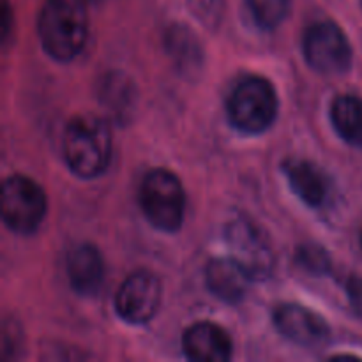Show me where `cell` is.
<instances>
[{
	"label": "cell",
	"instance_id": "1",
	"mask_svg": "<svg viewBox=\"0 0 362 362\" xmlns=\"http://www.w3.org/2000/svg\"><path fill=\"white\" fill-rule=\"evenodd\" d=\"M39 39L52 59L69 62L87 42L88 16L85 0H48L39 14Z\"/></svg>",
	"mask_w": 362,
	"mask_h": 362
},
{
	"label": "cell",
	"instance_id": "2",
	"mask_svg": "<svg viewBox=\"0 0 362 362\" xmlns=\"http://www.w3.org/2000/svg\"><path fill=\"white\" fill-rule=\"evenodd\" d=\"M112 131L99 117H74L64 133V158L74 175L95 179L108 168L112 161Z\"/></svg>",
	"mask_w": 362,
	"mask_h": 362
},
{
	"label": "cell",
	"instance_id": "3",
	"mask_svg": "<svg viewBox=\"0 0 362 362\" xmlns=\"http://www.w3.org/2000/svg\"><path fill=\"white\" fill-rule=\"evenodd\" d=\"M140 205L152 226L161 232H177L186 216V193L177 175L156 168L141 180Z\"/></svg>",
	"mask_w": 362,
	"mask_h": 362
},
{
	"label": "cell",
	"instance_id": "4",
	"mask_svg": "<svg viewBox=\"0 0 362 362\" xmlns=\"http://www.w3.org/2000/svg\"><path fill=\"white\" fill-rule=\"evenodd\" d=\"M226 112L233 127L246 134H260L278 115V95L265 78H244L230 94Z\"/></svg>",
	"mask_w": 362,
	"mask_h": 362
},
{
	"label": "cell",
	"instance_id": "5",
	"mask_svg": "<svg viewBox=\"0 0 362 362\" xmlns=\"http://www.w3.org/2000/svg\"><path fill=\"white\" fill-rule=\"evenodd\" d=\"M46 194L28 177L13 175L2 187V219L11 232L28 235L41 226L46 216Z\"/></svg>",
	"mask_w": 362,
	"mask_h": 362
},
{
	"label": "cell",
	"instance_id": "6",
	"mask_svg": "<svg viewBox=\"0 0 362 362\" xmlns=\"http://www.w3.org/2000/svg\"><path fill=\"white\" fill-rule=\"evenodd\" d=\"M304 57L315 71L324 74L343 73L352 64V46L345 32L332 21H318L304 34Z\"/></svg>",
	"mask_w": 362,
	"mask_h": 362
},
{
	"label": "cell",
	"instance_id": "7",
	"mask_svg": "<svg viewBox=\"0 0 362 362\" xmlns=\"http://www.w3.org/2000/svg\"><path fill=\"white\" fill-rule=\"evenodd\" d=\"M232 258L243 265L253 279H265L274 269V251L269 237L247 219H235L226 226Z\"/></svg>",
	"mask_w": 362,
	"mask_h": 362
},
{
	"label": "cell",
	"instance_id": "8",
	"mask_svg": "<svg viewBox=\"0 0 362 362\" xmlns=\"http://www.w3.org/2000/svg\"><path fill=\"white\" fill-rule=\"evenodd\" d=\"M161 303V283L148 271L133 272L115 296V310L127 324H147Z\"/></svg>",
	"mask_w": 362,
	"mask_h": 362
},
{
	"label": "cell",
	"instance_id": "9",
	"mask_svg": "<svg viewBox=\"0 0 362 362\" xmlns=\"http://www.w3.org/2000/svg\"><path fill=\"white\" fill-rule=\"evenodd\" d=\"M274 324L286 339L306 349L324 345L331 334L327 322L320 315L299 304L279 306L274 313Z\"/></svg>",
	"mask_w": 362,
	"mask_h": 362
},
{
	"label": "cell",
	"instance_id": "10",
	"mask_svg": "<svg viewBox=\"0 0 362 362\" xmlns=\"http://www.w3.org/2000/svg\"><path fill=\"white\" fill-rule=\"evenodd\" d=\"M182 346L191 361L200 362H225L233 350L228 332L211 322L191 325L184 332Z\"/></svg>",
	"mask_w": 362,
	"mask_h": 362
},
{
	"label": "cell",
	"instance_id": "11",
	"mask_svg": "<svg viewBox=\"0 0 362 362\" xmlns=\"http://www.w3.org/2000/svg\"><path fill=\"white\" fill-rule=\"evenodd\" d=\"M283 172L293 193L313 209L324 207L332 194V184L324 170L304 159H288L283 163Z\"/></svg>",
	"mask_w": 362,
	"mask_h": 362
},
{
	"label": "cell",
	"instance_id": "12",
	"mask_svg": "<svg viewBox=\"0 0 362 362\" xmlns=\"http://www.w3.org/2000/svg\"><path fill=\"white\" fill-rule=\"evenodd\" d=\"M67 276L74 292L85 297L95 296L105 281V262L98 247L90 244L74 247L67 257Z\"/></svg>",
	"mask_w": 362,
	"mask_h": 362
},
{
	"label": "cell",
	"instance_id": "13",
	"mask_svg": "<svg viewBox=\"0 0 362 362\" xmlns=\"http://www.w3.org/2000/svg\"><path fill=\"white\" fill-rule=\"evenodd\" d=\"M251 276L233 258H216L207 265L205 281L209 290L223 303L237 304L244 299Z\"/></svg>",
	"mask_w": 362,
	"mask_h": 362
},
{
	"label": "cell",
	"instance_id": "14",
	"mask_svg": "<svg viewBox=\"0 0 362 362\" xmlns=\"http://www.w3.org/2000/svg\"><path fill=\"white\" fill-rule=\"evenodd\" d=\"M334 129L346 144L362 148V98L339 95L331 106Z\"/></svg>",
	"mask_w": 362,
	"mask_h": 362
},
{
	"label": "cell",
	"instance_id": "15",
	"mask_svg": "<svg viewBox=\"0 0 362 362\" xmlns=\"http://www.w3.org/2000/svg\"><path fill=\"white\" fill-rule=\"evenodd\" d=\"M134 92L133 83L127 78L119 76V74H110L105 78L101 87V103L106 106L110 115L115 119H127L129 110L134 106Z\"/></svg>",
	"mask_w": 362,
	"mask_h": 362
},
{
	"label": "cell",
	"instance_id": "16",
	"mask_svg": "<svg viewBox=\"0 0 362 362\" xmlns=\"http://www.w3.org/2000/svg\"><path fill=\"white\" fill-rule=\"evenodd\" d=\"M258 27L265 30L279 27L290 11V0H246Z\"/></svg>",
	"mask_w": 362,
	"mask_h": 362
},
{
	"label": "cell",
	"instance_id": "17",
	"mask_svg": "<svg viewBox=\"0 0 362 362\" xmlns=\"http://www.w3.org/2000/svg\"><path fill=\"white\" fill-rule=\"evenodd\" d=\"M168 49L177 57L180 64H197L198 49L197 39L186 28H173L168 34Z\"/></svg>",
	"mask_w": 362,
	"mask_h": 362
},
{
	"label": "cell",
	"instance_id": "18",
	"mask_svg": "<svg viewBox=\"0 0 362 362\" xmlns=\"http://www.w3.org/2000/svg\"><path fill=\"white\" fill-rule=\"evenodd\" d=\"M297 264L313 274H325L331 269V258L322 246L304 244L297 250Z\"/></svg>",
	"mask_w": 362,
	"mask_h": 362
},
{
	"label": "cell",
	"instance_id": "19",
	"mask_svg": "<svg viewBox=\"0 0 362 362\" xmlns=\"http://www.w3.org/2000/svg\"><path fill=\"white\" fill-rule=\"evenodd\" d=\"M346 293H349V299L354 311L359 317H362V278L356 276V278L350 279L349 285H346Z\"/></svg>",
	"mask_w": 362,
	"mask_h": 362
},
{
	"label": "cell",
	"instance_id": "20",
	"mask_svg": "<svg viewBox=\"0 0 362 362\" xmlns=\"http://www.w3.org/2000/svg\"><path fill=\"white\" fill-rule=\"evenodd\" d=\"M85 2H101V0H85Z\"/></svg>",
	"mask_w": 362,
	"mask_h": 362
},
{
	"label": "cell",
	"instance_id": "21",
	"mask_svg": "<svg viewBox=\"0 0 362 362\" xmlns=\"http://www.w3.org/2000/svg\"><path fill=\"white\" fill-rule=\"evenodd\" d=\"M361 244H362V237H361Z\"/></svg>",
	"mask_w": 362,
	"mask_h": 362
},
{
	"label": "cell",
	"instance_id": "22",
	"mask_svg": "<svg viewBox=\"0 0 362 362\" xmlns=\"http://www.w3.org/2000/svg\"><path fill=\"white\" fill-rule=\"evenodd\" d=\"M361 6H362V0H361Z\"/></svg>",
	"mask_w": 362,
	"mask_h": 362
}]
</instances>
